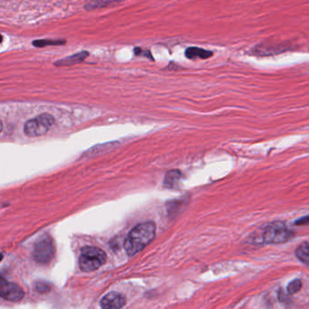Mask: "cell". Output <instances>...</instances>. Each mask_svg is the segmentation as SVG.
<instances>
[{"label":"cell","instance_id":"obj_1","mask_svg":"<svg viewBox=\"0 0 309 309\" xmlns=\"http://www.w3.org/2000/svg\"><path fill=\"white\" fill-rule=\"evenodd\" d=\"M156 236V224L146 222L138 224L129 233L124 247L129 256H133L146 248Z\"/></svg>","mask_w":309,"mask_h":309},{"label":"cell","instance_id":"obj_2","mask_svg":"<svg viewBox=\"0 0 309 309\" xmlns=\"http://www.w3.org/2000/svg\"><path fill=\"white\" fill-rule=\"evenodd\" d=\"M293 237V232L281 222L268 224L261 230L260 242L267 244H281L289 241Z\"/></svg>","mask_w":309,"mask_h":309},{"label":"cell","instance_id":"obj_3","mask_svg":"<svg viewBox=\"0 0 309 309\" xmlns=\"http://www.w3.org/2000/svg\"><path fill=\"white\" fill-rule=\"evenodd\" d=\"M106 260L107 255L102 249L87 246L81 249L79 265L81 270L85 272H91L102 267L105 263Z\"/></svg>","mask_w":309,"mask_h":309},{"label":"cell","instance_id":"obj_4","mask_svg":"<svg viewBox=\"0 0 309 309\" xmlns=\"http://www.w3.org/2000/svg\"><path fill=\"white\" fill-rule=\"evenodd\" d=\"M54 123V118L48 113L41 114L24 124V134L28 137L45 135Z\"/></svg>","mask_w":309,"mask_h":309},{"label":"cell","instance_id":"obj_5","mask_svg":"<svg viewBox=\"0 0 309 309\" xmlns=\"http://www.w3.org/2000/svg\"><path fill=\"white\" fill-rule=\"evenodd\" d=\"M54 255L53 240L48 235L42 236L38 239L33 251V258L39 264H47Z\"/></svg>","mask_w":309,"mask_h":309},{"label":"cell","instance_id":"obj_6","mask_svg":"<svg viewBox=\"0 0 309 309\" xmlns=\"http://www.w3.org/2000/svg\"><path fill=\"white\" fill-rule=\"evenodd\" d=\"M24 296V290L20 286L0 276V297L11 302H17L23 299Z\"/></svg>","mask_w":309,"mask_h":309},{"label":"cell","instance_id":"obj_7","mask_svg":"<svg viewBox=\"0 0 309 309\" xmlns=\"http://www.w3.org/2000/svg\"><path fill=\"white\" fill-rule=\"evenodd\" d=\"M126 304V297L118 292L108 293L101 301L102 309H120Z\"/></svg>","mask_w":309,"mask_h":309},{"label":"cell","instance_id":"obj_8","mask_svg":"<svg viewBox=\"0 0 309 309\" xmlns=\"http://www.w3.org/2000/svg\"><path fill=\"white\" fill-rule=\"evenodd\" d=\"M89 55L88 52H80V53H75L71 56L66 57L65 59H61L59 61H57L54 65L56 66H71V65H77L80 64L83 60H85L87 56Z\"/></svg>","mask_w":309,"mask_h":309},{"label":"cell","instance_id":"obj_9","mask_svg":"<svg viewBox=\"0 0 309 309\" xmlns=\"http://www.w3.org/2000/svg\"><path fill=\"white\" fill-rule=\"evenodd\" d=\"M213 53L211 51L204 50L203 48H198V47H189L186 51V56L188 59H208L212 55Z\"/></svg>","mask_w":309,"mask_h":309},{"label":"cell","instance_id":"obj_10","mask_svg":"<svg viewBox=\"0 0 309 309\" xmlns=\"http://www.w3.org/2000/svg\"><path fill=\"white\" fill-rule=\"evenodd\" d=\"M181 176L182 175H181L180 171H169L165 177V181H164L165 187L167 188H173V187H176V184L179 183V181L181 179Z\"/></svg>","mask_w":309,"mask_h":309},{"label":"cell","instance_id":"obj_11","mask_svg":"<svg viewBox=\"0 0 309 309\" xmlns=\"http://www.w3.org/2000/svg\"><path fill=\"white\" fill-rule=\"evenodd\" d=\"M296 255L297 258L305 265L309 266V243L304 242L300 244L296 250Z\"/></svg>","mask_w":309,"mask_h":309},{"label":"cell","instance_id":"obj_12","mask_svg":"<svg viewBox=\"0 0 309 309\" xmlns=\"http://www.w3.org/2000/svg\"><path fill=\"white\" fill-rule=\"evenodd\" d=\"M65 44V41L49 40V39H42V40L33 41V45L37 47H45L48 45H60Z\"/></svg>","mask_w":309,"mask_h":309},{"label":"cell","instance_id":"obj_13","mask_svg":"<svg viewBox=\"0 0 309 309\" xmlns=\"http://www.w3.org/2000/svg\"><path fill=\"white\" fill-rule=\"evenodd\" d=\"M302 288V282L299 280H295L289 283L288 286V292L289 295H294L298 292Z\"/></svg>","mask_w":309,"mask_h":309},{"label":"cell","instance_id":"obj_14","mask_svg":"<svg viewBox=\"0 0 309 309\" xmlns=\"http://www.w3.org/2000/svg\"><path fill=\"white\" fill-rule=\"evenodd\" d=\"M295 224H297V225H306V224H309V215L301 217V218L297 220Z\"/></svg>","mask_w":309,"mask_h":309},{"label":"cell","instance_id":"obj_15","mask_svg":"<svg viewBox=\"0 0 309 309\" xmlns=\"http://www.w3.org/2000/svg\"><path fill=\"white\" fill-rule=\"evenodd\" d=\"M37 289L41 293H45L49 289L48 286H46L45 283H38L37 285Z\"/></svg>","mask_w":309,"mask_h":309},{"label":"cell","instance_id":"obj_16","mask_svg":"<svg viewBox=\"0 0 309 309\" xmlns=\"http://www.w3.org/2000/svg\"><path fill=\"white\" fill-rule=\"evenodd\" d=\"M3 130V124H2V122L0 121V132Z\"/></svg>","mask_w":309,"mask_h":309},{"label":"cell","instance_id":"obj_17","mask_svg":"<svg viewBox=\"0 0 309 309\" xmlns=\"http://www.w3.org/2000/svg\"><path fill=\"white\" fill-rule=\"evenodd\" d=\"M2 41H3V37H2V36H1V35H0V43H1V42H2Z\"/></svg>","mask_w":309,"mask_h":309},{"label":"cell","instance_id":"obj_18","mask_svg":"<svg viewBox=\"0 0 309 309\" xmlns=\"http://www.w3.org/2000/svg\"><path fill=\"white\" fill-rule=\"evenodd\" d=\"M1 259H2V255H1V254H0V260H1Z\"/></svg>","mask_w":309,"mask_h":309}]
</instances>
